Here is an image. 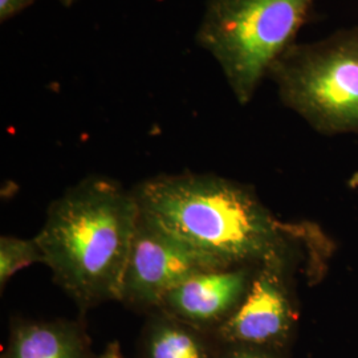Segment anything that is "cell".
Instances as JSON below:
<instances>
[{"mask_svg":"<svg viewBox=\"0 0 358 358\" xmlns=\"http://www.w3.org/2000/svg\"><path fill=\"white\" fill-rule=\"evenodd\" d=\"M219 358H284L282 352L257 346L222 344Z\"/></svg>","mask_w":358,"mask_h":358,"instance_id":"obj_11","label":"cell"},{"mask_svg":"<svg viewBox=\"0 0 358 358\" xmlns=\"http://www.w3.org/2000/svg\"><path fill=\"white\" fill-rule=\"evenodd\" d=\"M1 358H99L84 317L36 320L13 317Z\"/></svg>","mask_w":358,"mask_h":358,"instance_id":"obj_8","label":"cell"},{"mask_svg":"<svg viewBox=\"0 0 358 358\" xmlns=\"http://www.w3.org/2000/svg\"><path fill=\"white\" fill-rule=\"evenodd\" d=\"M141 210L133 190L90 176L52 202L35 235L55 282L84 315L118 301Z\"/></svg>","mask_w":358,"mask_h":358,"instance_id":"obj_1","label":"cell"},{"mask_svg":"<svg viewBox=\"0 0 358 358\" xmlns=\"http://www.w3.org/2000/svg\"><path fill=\"white\" fill-rule=\"evenodd\" d=\"M35 263L44 264V254L36 238L22 239L11 235L0 236V289L6 285L13 275L20 269L29 267Z\"/></svg>","mask_w":358,"mask_h":358,"instance_id":"obj_10","label":"cell"},{"mask_svg":"<svg viewBox=\"0 0 358 358\" xmlns=\"http://www.w3.org/2000/svg\"><path fill=\"white\" fill-rule=\"evenodd\" d=\"M259 266L198 272L171 289L159 308L202 331L215 333L243 303Z\"/></svg>","mask_w":358,"mask_h":358,"instance_id":"obj_7","label":"cell"},{"mask_svg":"<svg viewBox=\"0 0 358 358\" xmlns=\"http://www.w3.org/2000/svg\"><path fill=\"white\" fill-rule=\"evenodd\" d=\"M315 0H207L195 43L222 68L234 96L247 105L269 69L294 44Z\"/></svg>","mask_w":358,"mask_h":358,"instance_id":"obj_3","label":"cell"},{"mask_svg":"<svg viewBox=\"0 0 358 358\" xmlns=\"http://www.w3.org/2000/svg\"><path fill=\"white\" fill-rule=\"evenodd\" d=\"M65 8H72L80 0H57Z\"/></svg>","mask_w":358,"mask_h":358,"instance_id":"obj_14","label":"cell"},{"mask_svg":"<svg viewBox=\"0 0 358 358\" xmlns=\"http://www.w3.org/2000/svg\"><path fill=\"white\" fill-rule=\"evenodd\" d=\"M288 251L263 262L241 307L214 333L220 344L257 346L284 352L294 324L288 287Z\"/></svg>","mask_w":358,"mask_h":358,"instance_id":"obj_6","label":"cell"},{"mask_svg":"<svg viewBox=\"0 0 358 358\" xmlns=\"http://www.w3.org/2000/svg\"><path fill=\"white\" fill-rule=\"evenodd\" d=\"M138 358H219L222 344L206 332L157 308L145 315Z\"/></svg>","mask_w":358,"mask_h":358,"instance_id":"obj_9","label":"cell"},{"mask_svg":"<svg viewBox=\"0 0 358 358\" xmlns=\"http://www.w3.org/2000/svg\"><path fill=\"white\" fill-rule=\"evenodd\" d=\"M268 77L282 103L319 131H358V27L296 43Z\"/></svg>","mask_w":358,"mask_h":358,"instance_id":"obj_4","label":"cell"},{"mask_svg":"<svg viewBox=\"0 0 358 358\" xmlns=\"http://www.w3.org/2000/svg\"><path fill=\"white\" fill-rule=\"evenodd\" d=\"M227 267L140 215L118 301L146 315L190 276ZM232 267V266H231Z\"/></svg>","mask_w":358,"mask_h":358,"instance_id":"obj_5","label":"cell"},{"mask_svg":"<svg viewBox=\"0 0 358 358\" xmlns=\"http://www.w3.org/2000/svg\"><path fill=\"white\" fill-rule=\"evenodd\" d=\"M38 0H0V22L6 23L29 8Z\"/></svg>","mask_w":358,"mask_h":358,"instance_id":"obj_12","label":"cell"},{"mask_svg":"<svg viewBox=\"0 0 358 358\" xmlns=\"http://www.w3.org/2000/svg\"><path fill=\"white\" fill-rule=\"evenodd\" d=\"M99 358H125V356L121 350L118 341H112L103 349V353L99 356Z\"/></svg>","mask_w":358,"mask_h":358,"instance_id":"obj_13","label":"cell"},{"mask_svg":"<svg viewBox=\"0 0 358 358\" xmlns=\"http://www.w3.org/2000/svg\"><path fill=\"white\" fill-rule=\"evenodd\" d=\"M133 192L141 214L222 264H262L289 248L279 223L250 187L208 173L159 174Z\"/></svg>","mask_w":358,"mask_h":358,"instance_id":"obj_2","label":"cell"}]
</instances>
